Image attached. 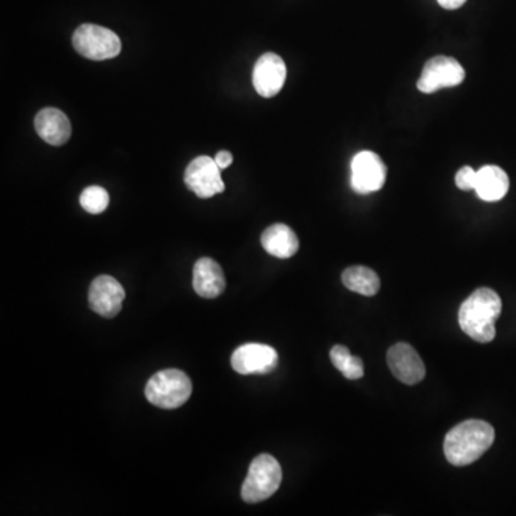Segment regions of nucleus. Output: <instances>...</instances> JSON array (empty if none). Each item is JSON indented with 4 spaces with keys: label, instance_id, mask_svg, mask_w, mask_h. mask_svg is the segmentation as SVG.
<instances>
[{
    "label": "nucleus",
    "instance_id": "obj_1",
    "mask_svg": "<svg viewBox=\"0 0 516 516\" xmlns=\"http://www.w3.org/2000/svg\"><path fill=\"white\" fill-rule=\"evenodd\" d=\"M502 300L490 288H478L459 309V325L478 343H489L496 336L495 323L501 316Z\"/></svg>",
    "mask_w": 516,
    "mask_h": 516
},
{
    "label": "nucleus",
    "instance_id": "obj_2",
    "mask_svg": "<svg viewBox=\"0 0 516 516\" xmlns=\"http://www.w3.org/2000/svg\"><path fill=\"white\" fill-rule=\"evenodd\" d=\"M495 441V429L485 420L462 422L446 434L443 450L446 459L455 466L473 464L489 450Z\"/></svg>",
    "mask_w": 516,
    "mask_h": 516
},
{
    "label": "nucleus",
    "instance_id": "obj_3",
    "mask_svg": "<svg viewBox=\"0 0 516 516\" xmlns=\"http://www.w3.org/2000/svg\"><path fill=\"white\" fill-rule=\"evenodd\" d=\"M192 379L176 369L158 371L148 380L145 396L150 403L161 409H176L190 399Z\"/></svg>",
    "mask_w": 516,
    "mask_h": 516
},
{
    "label": "nucleus",
    "instance_id": "obj_4",
    "mask_svg": "<svg viewBox=\"0 0 516 516\" xmlns=\"http://www.w3.org/2000/svg\"><path fill=\"white\" fill-rule=\"evenodd\" d=\"M283 471L276 457L262 453L251 462L247 478L241 488V497L247 504H258L273 496L280 488Z\"/></svg>",
    "mask_w": 516,
    "mask_h": 516
},
{
    "label": "nucleus",
    "instance_id": "obj_5",
    "mask_svg": "<svg viewBox=\"0 0 516 516\" xmlns=\"http://www.w3.org/2000/svg\"><path fill=\"white\" fill-rule=\"evenodd\" d=\"M76 52L92 60H106L118 57L122 49L118 35L106 27L92 23L81 25L72 36Z\"/></svg>",
    "mask_w": 516,
    "mask_h": 516
},
{
    "label": "nucleus",
    "instance_id": "obj_6",
    "mask_svg": "<svg viewBox=\"0 0 516 516\" xmlns=\"http://www.w3.org/2000/svg\"><path fill=\"white\" fill-rule=\"evenodd\" d=\"M350 185L353 192L366 195L382 190L387 176V168L382 158L373 151H360L353 157Z\"/></svg>",
    "mask_w": 516,
    "mask_h": 516
},
{
    "label": "nucleus",
    "instance_id": "obj_7",
    "mask_svg": "<svg viewBox=\"0 0 516 516\" xmlns=\"http://www.w3.org/2000/svg\"><path fill=\"white\" fill-rule=\"evenodd\" d=\"M466 72L455 58L434 57L427 60L418 81V90L423 94H434L445 88L464 82Z\"/></svg>",
    "mask_w": 516,
    "mask_h": 516
},
{
    "label": "nucleus",
    "instance_id": "obj_8",
    "mask_svg": "<svg viewBox=\"0 0 516 516\" xmlns=\"http://www.w3.org/2000/svg\"><path fill=\"white\" fill-rule=\"evenodd\" d=\"M184 181L188 190H192L199 199H211L224 192V181L221 178V168L213 158H195L188 164Z\"/></svg>",
    "mask_w": 516,
    "mask_h": 516
},
{
    "label": "nucleus",
    "instance_id": "obj_9",
    "mask_svg": "<svg viewBox=\"0 0 516 516\" xmlns=\"http://www.w3.org/2000/svg\"><path fill=\"white\" fill-rule=\"evenodd\" d=\"M278 364V355L271 346L247 343L239 346L231 356V366L239 374H266Z\"/></svg>",
    "mask_w": 516,
    "mask_h": 516
},
{
    "label": "nucleus",
    "instance_id": "obj_10",
    "mask_svg": "<svg viewBox=\"0 0 516 516\" xmlns=\"http://www.w3.org/2000/svg\"><path fill=\"white\" fill-rule=\"evenodd\" d=\"M124 300V287L111 276H99L95 278L88 293L90 310L106 318L115 317L120 313Z\"/></svg>",
    "mask_w": 516,
    "mask_h": 516
},
{
    "label": "nucleus",
    "instance_id": "obj_11",
    "mask_svg": "<svg viewBox=\"0 0 516 516\" xmlns=\"http://www.w3.org/2000/svg\"><path fill=\"white\" fill-rule=\"evenodd\" d=\"M285 76H287V67H285V60L276 53H264L255 62L253 85L258 95H262V98H273L283 90Z\"/></svg>",
    "mask_w": 516,
    "mask_h": 516
},
{
    "label": "nucleus",
    "instance_id": "obj_12",
    "mask_svg": "<svg viewBox=\"0 0 516 516\" xmlns=\"http://www.w3.org/2000/svg\"><path fill=\"white\" fill-rule=\"evenodd\" d=\"M387 364L395 378L404 385H418L426 374L420 356L408 343H397L387 352Z\"/></svg>",
    "mask_w": 516,
    "mask_h": 516
},
{
    "label": "nucleus",
    "instance_id": "obj_13",
    "mask_svg": "<svg viewBox=\"0 0 516 516\" xmlns=\"http://www.w3.org/2000/svg\"><path fill=\"white\" fill-rule=\"evenodd\" d=\"M192 285L199 297L215 299L225 290V278L215 260L208 257L199 258L195 262L192 273Z\"/></svg>",
    "mask_w": 516,
    "mask_h": 516
},
{
    "label": "nucleus",
    "instance_id": "obj_14",
    "mask_svg": "<svg viewBox=\"0 0 516 516\" xmlns=\"http://www.w3.org/2000/svg\"><path fill=\"white\" fill-rule=\"evenodd\" d=\"M35 129L45 143L55 146L66 144L72 134L67 116L57 108L42 109L35 118Z\"/></svg>",
    "mask_w": 516,
    "mask_h": 516
},
{
    "label": "nucleus",
    "instance_id": "obj_15",
    "mask_svg": "<svg viewBox=\"0 0 516 516\" xmlns=\"http://www.w3.org/2000/svg\"><path fill=\"white\" fill-rule=\"evenodd\" d=\"M509 178L501 167L487 165L478 171L475 192L479 199L487 202H496L508 194Z\"/></svg>",
    "mask_w": 516,
    "mask_h": 516
},
{
    "label": "nucleus",
    "instance_id": "obj_16",
    "mask_svg": "<svg viewBox=\"0 0 516 516\" xmlns=\"http://www.w3.org/2000/svg\"><path fill=\"white\" fill-rule=\"evenodd\" d=\"M262 246L274 257L290 258L299 251V238L288 225L274 224L262 232Z\"/></svg>",
    "mask_w": 516,
    "mask_h": 516
},
{
    "label": "nucleus",
    "instance_id": "obj_17",
    "mask_svg": "<svg viewBox=\"0 0 516 516\" xmlns=\"http://www.w3.org/2000/svg\"><path fill=\"white\" fill-rule=\"evenodd\" d=\"M341 281L348 290L362 296H374L380 288V278L378 274L364 266H353L344 270Z\"/></svg>",
    "mask_w": 516,
    "mask_h": 516
},
{
    "label": "nucleus",
    "instance_id": "obj_18",
    "mask_svg": "<svg viewBox=\"0 0 516 516\" xmlns=\"http://www.w3.org/2000/svg\"><path fill=\"white\" fill-rule=\"evenodd\" d=\"M330 359L337 371L343 373L344 378L348 380H357L364 378V362L357 356H353L346 346L337 344L330 350Z\"/></svg>",
    "mask_w": 516,
    "mask_h": 516
},
{
    "label": "nucleus",
    "instance_id": "obj_19",
    "mask_svg": "<svg viewBox=\"0 0 516 516\" xmlns=\"http://www.w3.org/2000/svg\"><path fill=\"white\" fill-rule=\"evenodd\" d=\"M79 202L86 213L101 214L108 208L109 194L106 188L92 185L83 190Z\"/></svg>",
    "mask_w": 516,
    "mask_h": 516
},
{
    "label": "nucleus",
    "instance_id": "obj_20",
    "mask_svg": "<svg viewBox=\"0 0 516 516\" xmlns=\"http://www.w3.org/2000/svg\"><path fill=\"white\" fill-rule=\"evenodd\" d=\"M476 178H478V171H475L472 167H464L457 171L455 181H457L459 190L471 192V190H475Z\"/></svg>",
    "mask_w": 516,
    "mask_h": 516
},
{
    "label": "nucleus",
    "instance_id": "obj_21",
    "mask_svg": "<svg viewBox=\"0 0 516 516\" xmlns=\"http://www.w3.org/2000/svg\"><path fill=\"white\" fill-rule=\"evenodd\" d=\"M214 160H215V164H217L218 167H220L221 171H223V169L229 168L230 165L232 164V160H234V158H232L231 152H229V151H220Z\"/></svg>",
    "mask_w": 516,
    "mask_h": 516
},
{
    "label": "nucleus",
    "instance_id": "obj_22",
    "mask_svg": "<svg viewBox=\"0 0 516 516\" xmlns=\"http://www.w3.org/2000/svg\"><path fill=\"white\" fill-rule=\"evenodd\" d=\"M438 2L442 8L448 9V11H455L466 4V0H438Z\"/></svg>",
    "mask_w": 516,
    "mask_h": 516
}]
</instances>
